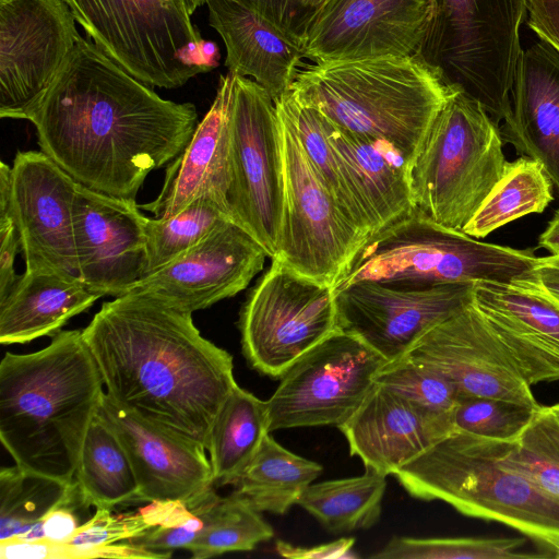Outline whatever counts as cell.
Returning <instances> with one entry per match:
<instances>
[{
  "label": "cell",
  "mask_w": 559,
  "mask_h": 559,
  "mask_svg": "<svg viewBox=\"0 0 559 559\" xmlns=\"http://www.w3.org/2000/svg\"><path fill=\"white\" fill-rule=\"evenodd\" d=\"M26 120L40 151L78 183L128 200L199 123L192 103L162 98L83 37Z\"/></svg>",
  "instance_id": "cell-1"
},
{
  "label": "cell",
  "mask_w": 559,
  "mask_h": 559,
  "mask_svg": "<svg viewBox=\"0 0 559 559\" xmlns=\"http://www.w3.org/2000/svg\"><path fill=\"white\" fill-rule=\"evenodd\" d=\"M82 335L118 405L207 451L237 382L231 355L202 336L192 312L127 293L104 302Z\"/></svg>",
  "instance_id": "cell-2"
},
{
  "label": "cell",
  "mask_w": 559,
  "mask_h": 559,
  "mask_svg": "<svg viewBox=\"0 0 559 559\" xmlns=\"http://www.w3.org/2000/svg\"><path fill=\"white\" fill-rule=\"evenodd\" d=\"M104 381L82 331H59L45 348L0 362V440L15 464L74 481Z\"/></svg>",
  "instance_id": "cell-3"
},
{
  "label": "cell",
  "mask_w": 559,
  "mask_h": 559,
  "mask_svg": "<svg viewBox=\"0 0 559 559\" xmlns=\"http://www.w3.org/2000/svg\"><path fill=\"white\" fill-rule=\"evenodd\" d=\"M454 92L420 55L312 63L290 90L340 129L390 144L409 168Z\"/></svg>",
  "instance_id": "cell-4"
},
{
  "label": "cell",
  "mask_w": 559,
  "mask_h": 559,
  "mask_svg": "<svg viewBox=\"0 0 559 559\" xmlns=\"http://www.w3.org/2000/svg\"><path fill=\"white\" fill-rule=\"evenodd\" d=\"M509 442L452 432L393 476L414 498L497 521L559 558V498L506 462Z\"/></svg>",
  "instance_id": "cell-5"
},
{
  "label": "cell",
  "mask_w": 559,
  "mask_h": 559,
  "mask_svg": "<svg viewBox=\"0 0 559 559\" xmlns=\"http://www.w3.org/2000/svg\"><path fill=\"white\" fill-rule=\"evenodd\" d=\"M532 250L477 240L438 224L418 207L367 238L335 289L356 282L402 287L450 283H511L533 277Z\"/></svg>",
  "instance_id": "cell-6"
},
{
  "label": "cell",
  "mask_w": 559,
  "mask_h": 559,
  "mask_svg": "<svg viewBox=\"0 0 559 559\" xmlns=\"http://www.w3.org/2000/svg\"><path fill=\"white\" fill-rule=\"evenodd\" d=\"M502 140L486 109L454 92L409 168L415 206L438 224L462 231L503 174Z\"/></svg>",
  "instance_id": "cell-7"
},
{
  "label": "cell",
  "mask_w": 559,
  "mask_h": 559,
  "mask_svg": "<svg viewBox=\"0 0 559 559\" xmlns=\"http://www.w3.org/2000/svg\"><path fill=\"white\" fill-rule=\"evenodd\" d=\"M420 56L498 124L508 115L526 0H432Z\"/></svg>",
  "instance_id": "cell-8"
},
{
  "label": "cell",
  "mask_w": 559,
  "mask_h": 559,
  "mask_svg": "<svg viewBox=\"0 0 559 559\" xmlns=\"http://www.w3.org/2000/svg\"><path fill=\"white\" fill-rule=\"evenodd\" d=\"M93 43L148 86L177 88L209 72L203 38L179 0H63Z\"/></svg>",
  "instance_id": "cell-9"
},
{
  "label": "cell",
  "mask_w": 559,
  "mask_h": 559,
  "mask_svg": "<svg viewBox=\"0 0 559 559\" xmlns=\"http://www.w3.org/2000/svg\"><path fill=\"white\" fill-rule=\"evenodd\" d=\"M238 326L250 366L281 379L338 329L335 288L272 259L243 304Z\"/></svg>",
  "instance_id": "cell-10"
},
{
  "label": "cell",
  "mask_w": 559,
  "mask_h": 559,
  "mask_svg": "<svg viewBox=\"0 0 559 559\" xmlns=\"http://www.w3.org/2000/svg\"><path fill=\"white\" fill-rule=\"evenodd\" d=\"M233 221L272 259L276 255L284 210L281 128L275 102L255 81L235 74L229 117Z\"/></svg>",
  "instance_id": "cell-11"
},
{
  "label": "cell",
  "mask_w": 559,
  "mask_h": 559,
  "mask_svg": "<svg viewBox=\"0 0 559 559\" xmlns=\"http://www.w3.org/2000/svg\"><path fill=\"white\" fill-rule=\"evenodd\" d=\"M276 105L282 140L284 210L277 259L335 286L367 240L324 187L285 111Z\"/></svg>",
  "instance_id": "cell-12"
},
{
  "label": "cell",
  "mask_w": 559,
  "mask_h": 559,
  "mask_svg": "<svg viewBox=\"0 0 559 559\" xmlns=\"http://www.w3.org/2000/svg\"><path fill=\"white\" fill-rule=\"evenodd\" d=\"M386 360L337 329L282 376L266 401L270 430L340 426L362 403Z\"/></svg>",
  "instance_id": "cell-13"
},
{
  "label": "cell",
  "mask_w": 559,
  "mask_h": 559,
  "mask_svg": "<svg viewBox=\"0 0 559 559\" xmlns=\"http://www.w3.org/2000/svg\"><path fill=\"white\" fill-rule=\"evenodd\" d=\"M80 39L63 0L0 3V117L26 119Z\"/></svg>",
  "instance_id": "cell-14"
},
{
  "label": "cell",
  "mask_w": 559,
  "mask_h": 559,
  "mask_svg": "<svg viewBox=\"0 0 559 559\" xmlns=\"http://www.w3.org/2000/svg\"><path fill=\"white\" fill-rule=\"evenodd\" d=\"M432 0H330L308 22L304 58L313 63L420 55Z\"/></svg>",
  "instance_id": "cell-15"
},
{
  "label": "cell",
  "mask_w": 559,
  "mask_h": 559,
  "mask_svg": "<svg viewBox=\"0 0 559 559\" xmlns=\"http://www.w3.org/2000/svg\"><path fill=\"white\" fill-rule=\"evenodd\" d=\"M475 283L402 287L356 282L335 289L338 329L386 361L405 356L432 328L474 301Z\"/></svg>",
  "instance_id": "cell-16"
},
{
  "label": "cell",
  "mask_w": 559,
  "mask_h": 559,
  "mask_svg": "<svg viewBox=\"0 0 559 559\" xmlns=\"http://www.w3.org/2000/svg\"><path fill=\"white\" fill-rule=\"evenodd\" d=\"M76 189L78 182L43 151L16 153L8 200L25 271L49 267L78 275L73 229Z\"/></svg>",
  "instance_id": "cell-17"
},
{
  "label": "cell",
  "mask_w": 559,
  "mask_h": 559,
  "mask_svg": "<svg viewBox=\"0 0 559 559\" xmlns=\"http://www.w3.org/2000/svg\"><path fill=\"white\" fill-rule=\"evenodd\" d=\"M135 200L78 183L73 205L78 275L103 297L124 295L144 275L147 218Z\"/></svg>",
  "instance_id": "cell-18"
},
{
  "label": "cell",
  "mask_w": 559,
  "mask_h": 559,
  "mask_svg": "<svg viewBox=\"0 0 559 559\" xmlns=\"http://www.w3.org/2000/svg\"><path fill=\"white\" fill-rule=\"evenodd\" d=\"M266 257L265 249L231 221L140 278L128 293L151 294L193 313L243 290L263 269Z\"/></svg>",
  "instance_id": "cell-19"
},
{
  "label": "cell",
  "mask_w": 559,
  "mask_h": 559,
  "mask_svg": "<svg viewBox=\"0 0 559 559\" xmlns=\"http://www.w3.org/2000/svg\"><path fill=\"white\" fill-rule=\"evenodd\" d=\"M406 355L443 372L460 396L539 405L530 384L474 302L429 330Z\"/></svg>",
  "instance_id": "cell-20"
},
{
  "label": "cell",
  "mask_w": 559,
  "mask_h": 559,
  "mask_svg": "<svg viewBox=\"0 0 559 559\" xmlns=\"http://www.w3.org/2000/svg\"><path fill=\"white\" fill-rule=\"evenodd\" d=\"M97 411L128 453L140 501H180L193 509L214 491L204 448L142 419L106 392Z\"/></svg>",
  "instance_id": "cell-21"
},
{
  "label": "cell",
  "mask_w": 559,
  "mask_h": 559,
  "mask_svg": "<svg viewBox=\"0 0 559 559\" xmlns=\"http://www.w3.org/2000/svg\"><path fill=\"white\" fill-rule=\"evenodd\" d=\"M337 428L365 469L386 477L454 431L452 412L432 411L378 382Z\"/></svg>",
  "instance_id": "cell-22"
},
{
  "label": "cell",
  "mask_w": 559,
  "mask_h": 559,
  "mask_svg": "<svg viewBox=\"0 0 559 559\" xmlns=\"http://www.w3.org/2000/svg\"><path fill=\"white\" fill-rule=\"evenodd\" d=\"M473 302L530 385L559 380V302L534 276L476 282Z\"/></svg>",
  "instance_id": "cell-23"
},
{
  "label": "cell",
  "mask_w": 559,
  "mask_h": 559,
  "mask_svg": "<svg viewBox=\"0 0 559 559\" xmlns=\"http://www.w3.org/2000/svg\"><path fill=\"white\" fill-rule=\"evenodd\" d=\"M235 74L221 75L215 98L183 152L167 167L157 197L140 209L170 217L193 200L210 195L228 211L230 183L229 117ZM230 213V212H229Z\"/></svg>",
  "instance_id": "cell-24"
},
{
  "label": "cell",
  "mask_w": 559,
  "mask_h": 559,
  "mask_svg": "<svg viewBox=\"0 0 559 559\" xmlns=\"http://www.w3.org/2000/svg\"><path fill=\"white\" fill-rule=\"evenodd\" d=\"M502 139L537 160L559 191V52L539 39L522 50Z\"/></svg>",
  "instance_id": "cell-25"
},
{
  "label": "cell",
  "mask_w": 559,
  "mask_h": 559,
  "mask_svg": "<svg viewBox=\"0 0 559 559\" xmlns=\"http://www.w3.org/2000/svg\"><path fill=\"white\" fill-rule=\"evenodd\" d=\"M209 22L226 48L225 66L252 78L274 102L292 90L301 46L242 0H206Z\"/></svg>",
  "instance_id": "cell-26"
},
{
  "label": "cell",
  "mask_w": 559,
  "mask_h": 559,
  "mask_svg": "<svg viewBox=\"0 0 559 559\" xmlns=\"http://www.w3.org/2000/svg\"><path fill=\"white\" fill-rule=\"evenodd\" d=\"M99 298L78 275L49 267L24 271L0 300V343L24 344L53 336Z\"/></svg>",
  "instance_id": "cell-27"
},
{
  "label": "cell",
  "mask_w": 559,
  "mask_h": 559,
  "mask_svg": "<svg viewBox=\"0 0 559 559\" xmlns=\"http://www.w3.org/2000/svg\"><path fill=\"white\" fill-rule=\"evenodd\" d=\"M323 116V115H322ZM329 138L341 156L373 226V234L411 212L409 165L390 144L342 130L324 116Z\"/></svg>",
  "instance_id": "cell-28"
},
{
  "label": "cell",
  "mask_w": 559,
  "mask_h": 559,
  "mask_svg": "<svg viewBox=\"0 0 559 559\" xmlns=\"http://www.w3.org/2000/svg\"><path fill=\"white\" fill-rule=\"evenodd\" d=\"M270 433L266 401L237 384L210 433L207 451L214 484L234 486Z\"/></svg>",
  "instance_id": "cell-29"
},
{
  "label": "cell",
  "mask_w": 559,
  "mask_h": 559,
  "mask_svg": "<svg viewBox=\"0 0 559 559\" xmlns=\"http://www.w3.org/2000/svg\"><path fill=\"white\" fill-rule=\"evenodd\" d=\"M74 480L86 506L112 510L139 498V484L126 449L96 412L86 431Z\"/></svg>",
  "instance_id": "cell-30"
},
{
  "label": "cell",
  "mask_w": 559,
  "mask_h": 559,
  "mask_svg": "<svg viewBox=\"0 0 559 559\" xmlns=\"http://www.w3.org/2000/svg\"><path fill=\"white\" fill-rule=\"evenodd\" d=\"M322 466L299 456L267 435L234 484L258 511L285 514L322 473Z\"/></svg>",
  "instance_id": "cell-31"
},
{
  "label": "cell",
  "mask_w": 559,
  "mask_h": 559,
  "mask_svg": "<svg viewBox=\"0 0 559 559\" xmlns=\"http://www.w3.org/2000/svg\"><path fill=\"white\" fill-rule=\"evenodd\" d=\"M386 476L371 469L362 475L312 483L298 506L333 534L367 530L381 516Z\"/></svg>",
  "instance_id": "cell-32"
},
{
  "label": "cell",
  "mask_w": 559,
  "mask_h": 559,
  "mask_svg": "<svg viewBox=\"0 0 559 559\" xmlns=\"http://www.w3.org/2000/svg\"><path fill=\"white\" fill-rule=\"evenodd\" d=\"M275 103L289 118L311 166L341 211L362 234L371 236L373 226L329 138L323 116L299 103L290 91Z\"/></svg>",
  "instance_id": "cell-33"
},
{
  "label": "cell",
  "mask_w": 559,
  "mask_h": 559,
  "mask_svg": "<svg viewBox=\"0 0 559 559\" xmlns=\"http://www.w3.org/2000/svg\"><path fill=\"white\" fill-rule=\"evenodd\" d=\"M552 186L537 160L521 155L507 162L501 178L462 231L474 238H485L520 217L544 212L554 200Z\"/></svg>",
  "instance_id": "cell-34"
},
{
  "label": "cell",
  "mask_w": 559,
  "mask_h": 559,
  "mask_svg": "<svg viewBox=\"0 0 559 559\" xmlns=\"http://www.w3.org/2000/svg\"><path fill=\"white\" fill-rule=\"evenodd\" d=\"M76 488L19 465L0 469V542L20 537Z\"/></svg>",
  "instance_id": "cell-35"
},
{
  "label": "cell",
  "mask_w": 559,
  "mask_h": 559,
  "mask_svg": "<svg viewBox=\"0 0 559 559\" xmlns=\"http://www.w3.org/2000/svg\"><path fill=\"white\" fill-rule=\"evenodd\" d=\"M231 221L229 211L210 195L193 200L170 217H148L143 277L168 264Z\"/></svg>",
  "instance_id": "cell-36"
},
{
  "label": "cell",
  "mask_w": 559,
  "mask_h": 559,
  "mask_svg": "<svg viewBox=\"0 0 559 559\" xmlns=\"http://www.w3.org/2000/svg\"><path fill=\"white\" fill-rule=\"evenodd\" d=\"M273 535V528L261 512L234 490L227 497H219L211 506L205 530L187 550L194 559L248 551L270 540Z\"/></svg>",
  "instance_id": "cell-37"
},
{
  "label": "cell",
  "mask_w": 559,
  "mask_h": 559,
  "mask_svg": "<svg viewBox=\"0 0 559 559\" xmlns=\"http://www.w3.org/2000/svg\"><path fill=\"white\" fill-rule=\"evenodd\" d=\"M506 462L559 498V419L551 406L540 405L520 438L509 442Z\"/></svg>",
  "instance_id": "cell-38"
},
{
  "label": "cell",
  "mask_w": 559,
  "mask_h": 559,
  "mask_svg": "<svg viewBox=\"0 0 559 559\" xmlns=\"http://www.w3.org/2000/svg\"><path fill=\"white\" fill-rule=\"evenodd\" d=\"M176 501H155L138 511L115 514L107 509L85 521L62 545V559H85V549L109 546L136 539L162 524Z\"/></svg>",
  "instance_id": "cell-39"
},
{
  "label": "cell",
  "mask_w": 559,
  "mask_h": 559,
  "mask_svg": "<svg viewBox=\"0 0 559 559\" xmlns=\"http://www.w3.org/2000/svg\"><path fill=\"white\" fill-rule=\"evenodd\" d=\"M525 538H415L393 537L378 552V559H515L544 555L519 552Z\"/></svg>",
  "instance_id": "cell-40"
},
{
  "label": "cell",
  "mask_w": 559,
  "mask_h": 559,
  "mask_svg": "<svg viewBox=\"0 0 559 559\" xmlns=\"http://www.w3.org/2000/svg\"><path fill=\"white\" fill-rule=\"evenodd\" d=\"M539 406L493 397L460 396L452 411L453 432L514 442Z\"/></svg>",
  "instance_id": "cell-41"
},
{
  "label": "cell",
  "mask_w": 559,
  "mask_h": 559,
  "mask_svg": "<svg viewBox=\"0 0 559 559\" xmlns=\"http://www.w3.org/2000/svg\"><path fill=\"white\" fill-rule=\"evenodd\" d=\"M376 382L440 413L452 412L460 397L456 386L443 372L409 355L386 361Z\"/></svg>",
  "instance_id": "cell-42"
},
{
  "label": "cell",
  "mask_w": 559,
  "mask_h": 559,
  "mask_svg": "<svg viewBox=\"0 0 559 559\" xmlns=\"http://www.w3.org/2000/svg\"><path fill=\"white\" fill-rule=\"evenodd\" d=\"M218 498L219 496L213 491L193 509L183 502L176 501L162 524L131 542L160 558L171 557L173 551L177 548L188 549L205 530L207 511Z\"/></svg>",
  "instance_id": "cell-43"
},
{
  "label": "cell",
  "mask_w": 559,
  "mask_h": 559,
  "mask_svg": "<svg viewBox=\"0 0 559 559\" xmlns=\"http://www.w3.org/2000/svg\"><path fill=\"white\" fill-rule=\"evenodd\" d=\"M11 166L0 163V300L14 286L19 276L14 271V260L21 251L17 229L9 207L8 182Z\"/></svg>",
  "instance_id": "cell-44"
},
{
  "label": "cell",
  "mask_w": 559,
  "mask_h": 559,
  "mask_svg": "<svg viewBox=\"0 0 559 559\" xmlns=\"http://www.w3.org/2000/svg\"><path fill=\"white\" fill-rule=\"evenodd\" d=\"M82 508L90 507L83 501L76 485L75 490L66 500L51 509L29 531L16 538L67 543L84 523L79 516V510Z\"/></svg>",
  "instance_id": "cell-45"
},
{
  "label": "cell",
  "mask_w": 559,
  "mask_h": 559,
  "mask_svg": "<svg viewBox=\"0 0 559 559\" xmlns=\"http://www.w3.org/2000/svg\"><path fill=\"white\" fill-rule=\"evenodd\" d=\"M301 46L306 22L296 0H242Z\"/></svg>",
  "instance_id": "cell-46"
},
{
  "label": "cell",
  "mask_w": 559,
  "mask_h": 559,
  "mask_svg": "<svg viewBox=\"0 0 559 559\" xmlns=\"http://www.w3.org/2000/svg\"><path fill=\"white\" fill-rule=\"evenodd\" d=\"M526 22L559 52V0H526Z\"/></svg>",
  "instance_id": "cell-47"
},
{
  "label": "cell",
  "mask_w": 559,
  "mask_h": 559,
  "mask_svg": "<svg viewBox=\"0 0 559 559\" xmlns=\"http://www.w3.org/2000/svg\"><path fill=\"white\" fill-rule=\"evenodd\" d=\"M355 544L354 538H340L335 542L313 547H297L278 540L276 551L285 558L318 559V558H347Z\"/></svg>",
  "instance_id": "cell-48"
},
{
  "label": "cell",
  "mask_w": 559,
  "mask_h": 559,
  "mask_svg": "<svg viewBox=\"0 0 559 559\" xmlns=\"http://www.w3.org/2000/svg\"><path fill=\"white\" fill-rule=\"evenodd\" d=\"M533 276L543 289L559 302V254L539 258Z\"/></svg>",
  "instance_id": "cell-49"
},
{
  "label": "cell",
  "mask_w": 559,
  "mask_h": 559,
  "mask_svg": "<svg viewBox=\"0 0 559 559\" xmlns=\"http://www.w3.org/2000/svg\"><path fill=\"white\" fill-rule=\"evenodd\" d=\"M538 247L548 250L551 254H559V210L556 211L554 217L539 236Z\"/></svg>",
  "instance_id": "cell-50"
},
{
  "label": "cell",
  "mask_w": 559,
  "mask_h": 559,
  "mask_svg": "<svg viewBox=\"0 0 559 559\" xmlns=\"http://www.w3.org/2000/svg\"><path fill=\"white\" fill-rule=\"evenodd\" d=\"M299 7V10L305 19L306 26L309 20L321 9L323 8L330 0H296ZM306 29V27H305Z\"/></svg>",
  "instance_id": "cell-51"
},
{
  "label": "cell",
  "mask_w": 559,
  "mask_h": 559,
  "mask_svg": "<svg viewBox=\"0 0 559 559\" xmlns=\"http://www.w3.org/2000/svg\"><path fill=\"white\" fill-rule=\"evenodd\" d=\"M182 5L185 7L186 11L189 15H192L194 11L201 7L202 4H205L206 0H179Z\"/></svg>",
  "instance_id": "cell-52"
},
{
  "label": "cell",
  "mask_w": 559,
  "mask_h": 559,
  "mask_svg": "<svg viewBox=\"0 0 559 559\" xmlns=\"http://www.w3.org/2000/svg\"><path fill=\"white\" fill-rule=\"evenodd\" d=\"M551 409L554 411V413L556 414V416L558 417L559 419V403L555 404L551 406Z\"/></svg>",
  "instance_id": "cell-53"
},
{
  "label": "cell",
  "mask_w": 559,
  "mask_h": 559,
  "mask_svg": "<svg viewBox=\"0 0 559 559\" xmlns=\"http://www.w3.org/2000/svg\"><path fill=\"white\" fill-rule=\"evenodd\" d=\"M5 1H9V0H0V3L5 2Z\"/></svg>",
  "instance_id": "cell-54"
}]
</instances>
